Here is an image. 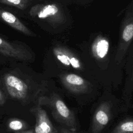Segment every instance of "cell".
I'll use <instances>...</instances> for the list:
<instances>
[{
  "mask_svg": "<svg viewBox=\"0 0 133 133\" xmlns=\"http://www.w3.org/2000/svg\"><path fill=\"white\" fill-rule=\"evenodd\" d=\"M47 102L51 109L54 118L69 129L75 130L77 127L74 113L67 107L63 100L57 95L53 94L50 98L42 99Z\"/></svg>",
  "mask_w": 133,
  "mask_h": 133,
  "instance_id": "cell-1",
  "label": "cell"
},
{
  "mask_svg": "<svg viewBox=\"0 0 133 133\" xmlns=\"http://www.w3.org/2000/svg\"><path fill=\"white\" fill-rule=\"evenodd\" d=\"M29 13L32 17L44 20L52 24H59L64 20L61 10L55 4L35 5L31 8Z\"/></svg>",
  "mask_w": 133,
  "mask_h": 133,
  "instance_id": "cell-2",
  "label": "cell"
},
{
  "mask_svg": "<svg viewBox=\"0 0 133 133\" xmlns=\"http://www.w3.org/2000/svg\"><path fill=\"white\" fill-rule=\"evenodd\" d=\"M4 87L10 97L18 100H25L29 92L27 84L17 75L6 73L3 78Z\"/></svg>",
  "mask_w": 133,
  "mask_h": 133,
  "instance_id": "cell-3",
  "label": "cell"
},
{
  "mask_svg": "<svg viewBox=\"0 0 133 133\" xmlns=\"http://www.w3.org/2000/svg\"><path fill=\"white\" fill-rule=\"evenodd\" d=\"M133 38V11L128 16L122 29L118 49L115 58L116 63H119L124 57Z\"/></svg>",
  "mask_w": 133,
  "mask_h": 133,
  "instance_id": "cell-4",
  "label": "cell"
},
{
  "mask_svg": "<svg viewBox=\"0 0 133 133\" xmlns=\"http://www.w3.org/2000/svg\"><path fill=\"white\" fill-rule=\"evenodd\" d=\"M111 117V104L108 101L102 102L96 110L91 125L92 133H100L109 122Z\"/></svg>",
  "mask_w": 133,
  "mask_h": 133,
  "instance_id": "cell-5",
  "label": "cell"
},
{
  "mask_svg": "<svg viewBox=\"0 0 133 133\" xmlns=\"http://www.w3.org/2000/svg\"><path fill=\"white\" fill-rule=\"evenodd\" d=\"M0 53L21 61L29 60L31 55L23 46L9 42L0 37Z\"/></svg>",
  "mask_w": 133,
  "mask_h": 133,
  "instance_id": "cell-6",
  "label": "cell"
},
{
  "mask_svg": "<svg viewBox=\"0 0 133 133\" xmlns=\"http://www.w3.org/2000/svg\"><path fill=\"white\" fill-rule=\"evenodd\" d=\"M60 79L65 88L72 93L84 94L89 90V83L75 74H63L61 76Z\"/></svg>",
  "mask_w": 133,
  "mask_h": 133,
  "instance_id": "cell-7",
  "label": "cell"
},
{
  "mask_svg": "<svg viewBox=\"0 0 133 133\" xmlns=\"http://www.w3.org/2000/svg\"><path fill=\"white\" fill-rule=\"evenodd\" d=\"M31 112L35 116V125L34 133H52L56 131L46 111L39 104L31 110Z\"/></svg>",
  "mask_w": 133,
  "mask_h": 133,
  "instance_id": "cell-8",
  "label": "cell"
},
{
  "mask_svg": "<svg viewBox=\"0 0 133 133\" xmlns=\"http://www.w3.org/2000/svg\"><path fill=\"white\" fill-rule=\"evenodd\" d=\"M53 52L56 58L63 65L71 66L75 69H81L82 64L79 60L67 49L56 47L53 49Z\"/></svg>",
  "mask_w": 133,
  "mask_h": 133,
  "instance_id": "cell-9",
  "label": "cell"
},
{
  "mask_svg": "<svg viewBox=\"0 0 133 133\" xmlns=\"http://www.w3.org/2000/svg\"><path fill=\"white\" fill-rule=\"evenodd\" d=\"M0 18L6 23L18 31L29 36L32 32L14 14L3 9H0Z\"/></svg>",
  "mask_w": 133,
  "mask_h": 133,
  "instance_id": "cell-10",
  "label": "cell"
},
{
  "mask_svg": "<svg viewBox=\"0 0 133 133\" xmlns=\"http://www.w3.org/2000/svg\"><path fill=\"white\" fill-rule=\"evenodd\" d=\"M109 43L107 39L98 36L92 43L91 52L94 56L97 59L103 58L108 54Z\"/></svg>",
  "mask_w": 133,
  "mask_h": 133,
  "instance_id": "cell-11",
  "label": "cell"
},
{
  "mask_svg": "<svg viewBox=\"0 0 133 133\" xmlns=\"http://www.w3.org/2000/svg\"><path fill=\"white\" fill-rule=\"evenodd\" d=\"M111 133H133V119H126L121 122Z\"/></svg>",
  "mask_w": 133,
  "mask_h": 133,
  "instance_id": "cell-12",
  "label": "cell"
},
{
  "mask_svg": "<svg viewBox=\"0 0 133 133\" xmlns=\"http://www.w3.org/2000/svg\"><path fill=\"white\" fill-rule=\"evenodd\" d=\"M7 126L10 130L19 132L25 130L27 127V124L22 119L11 118L8 122Z\"/></svg>",
  "mask_w": 133,
  "mask_h": 133,
  "instance_id": "cell-13",
  "label": "cell"
},
{
  "mask_svg": "<svg viewBox=\"0 0 133 133\" xmlns=\"http://www.w3.org/2000/svg\"><path fill=\"white\" fill-rule=\"evenodd\" d=\"M29 0H0V3L23 9L28 5Z\"/></svg>",
  "mask_w": 133,
  "mask_h": 133,
  "instance_id": "cell-14",
  "label": "cell"
},
{
  "mask_svg": "<svg viewBox=\"0 0 133 133\" xmlns=\"http://www.w3.org/2000/svg\"><path fill=\"white\" fill-rule=\"evenodd\" d=\"M60 132L61 133H80L75 132L74 130H71L70 129H68L66 128H61Z\"/></svg>",
  "mask_w": 133,
  "mask_h": 133,
  "instance_id": "cell-15",
  "label": "cell"
},
{
  "mask_svg": "<svg viewBox=\"0 0 133 133\" xmlns=\"http://www.w3.org/2000/svg\"><path fill=\"white\" fill-rule=\"evenodd\" d=\"M5 101V97L3 92L0 90V105L4 103Z\"/></svg>",
  "mask_w": 133,
  "mask_h": 133,
  "instance_id": "cell-16",
  "label": "cell"
},
{
  "mask_svg": "<svg viewBox=\"0 0 133 133\" xmlns=\"http://www.w3.org/2000/svg\"><path fill=\"white\" fill-rule=\"evenodd\" d=\"M15 133H34V130H28L16 132Z\"/></svg>",
  "mask_w": 133,
  "mask_h": 133,
  "instance_id": "cell-17",
  "label": "cell"
},
{
  "mask_svg": "<svg viewBox=\"0 0 133 133\" xmlns=\"http://www.w3.org/2000/svg\"><path fill=\"white\" fill-rule=\"evenodd\" d=\"M132 80L133 81V67H132Z\"/></svg>",
  "mask_w": 133,
  "mask_h": 133,
  "instance_id": "cell-18",
  "label": "cell"
},
{
  "mask_svg": "<svg viewBox=\"0 0 133 133\" xmlns=\"http://www.w3.org/2000/svg\"><path fill=\"white\" fill-rule=\"evenodd\" d=\"M52 133H57V131H54V132H52Z\"/></svg>",
  "mask_w": 133,
  "mask_h": 133,
  "instance_id": "cell-19",
  "label": "cell"
}]
</instances>
